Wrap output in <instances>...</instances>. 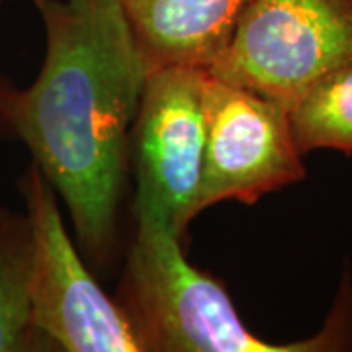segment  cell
Instances as JSON below:
<instances>
[{"instance_id":"obj_1","label":"cell","mask_w":352,"mask_h":352,"mask_svg":"<svg viewBox=\"0 0 352 352\" xmlns=\"http://www.w3.org/2000/svg\"><path fill=\"white\" fill-rule=\"evenodd\" d=\"M45 32L38 76L0 75V138L22 143L55 188L78 249L106 270L120 247L127 143L147 63L113 0H32Z\"/></svg>"},{"instance_id":"obj_2","label":"cell","mask_w":352,"mask_h":352,"mask_svg":"<svg viewBox=\"0 0 352 352\" xmlns=\"http://www.w3.org/2000/svg\"><path fill=\"white\" fill-rule=\"evenodd\" d=\"M116 302L145 352H346L352 351V270L346 266L321 329L305 339H261L241 319L226 286L186 258L173 227L135 215Z\"/></svg>"},{"instance_id":"obj_3","label":"cell","mask_w":352,"mask_h":352,"mask_svg":"<svg viewBox=\"0 0 352 352\" xmlns=\"http://www.w3.org/2000/svg\"><path fill=\"white\" fill-rule=\"evenodd\" d=\"M32 231L30 317L53 352H145L129 317L90 274L59 196L36 163L18 178Z\"/></svg>"},{"instance_id":"obj_4","label":"cell","mask_w":352,"mask_h":352,"mask_svg":"<svg viewBox=\"0 0 352 352\" xmlns=\"http://www.w3.org/2000/svg\"><path fill=\"white\" fill-rule=\"evenodd\" d=\"M208 75V69L192 65L149 69L127 143L133 212L161 217L182 245L198 217Z\"/></svg>"},{"instance_id":"obj_5","label":"cell","mask_w":352,"mask_h":352,"mask_svg":"<svg viewBox=\"0 0 352 352\" xmlns=\"http://www.w3.org/2000/svg\"><path fill=\"white\" fill-rule=\"evenodd\" d=\"M352 63V0H251L208 73L292 106Z\"/></svg>"},{"instance_id":"obj_6","label":"cell","mask_w":352,"mask_h":352,"mask_svg":"<svg viewBox=\"0 0 352 352\" xmlns=\"http://www.w3.org/2000/svg\"><path fill=\"white\" fill-rule=\"evenodd\" d=\"M307 176L288 106L208 75L196 215L221 201L252 206Z\"/></svg>"},{"instance_id":"obj_7","label":"cell","mask_w":352,"mask_h":352,"mask_svg":"<svg viewBox=\"0 0 352 352\" xmlns=\"http://www.w3.org/2000/svg\"><path fill=\"white\" fill-rule=\"evenodd\" d=\"M131 28L147 69H210L251 0H113Z\"/></svg>"},{"instance_id":"obj_8","label":"cell","mask_w":352,"mask_h":352,"mask_svg":"<svg viewBox=\"0 0 352 352\" xmlns=\"http://www.w3.org/2000/svg\"><path fill=\"white\" fill-rule=\"evenodd\" d=\"M32 231L25 212L0 204V352H50L30 317Z\"/></svg>"},{"instance_id":"obj_9","label":"cell","mask_w":352,"mask_h":352,"mask_svg":"<svg viewBox=\"0 0 352 352\" xmlns=\"http://www.w3.org/2000/svg\"><path fill=\"white\" fill-rule=\"evenodd\" d=\"M294 141L303 157L333 149L352 157V63L314 80L288 108Z\"/></svg>"},{"instance_id":"obj_10","label":"cell","mask_w":352,"mask_h":352,"mask_svg":"<svg viewBox=\"0 0 352 352\" xmlns=\"http://www.w3.org/2000/svg\"><path fill=\"white\" fill-rule=\"evenodd\" d=\"M4 2H6V0H0V6H2V4H4Z\"/></svg>"}]
</instances>
